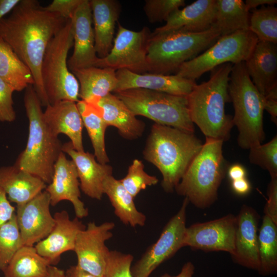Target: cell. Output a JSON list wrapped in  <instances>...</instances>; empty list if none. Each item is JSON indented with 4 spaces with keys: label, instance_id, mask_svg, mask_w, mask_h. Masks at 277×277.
<instances>
[{
    "label": "cell",
    "instance_id": "6da1fadb",
    "mask_svg": "<svg viewBox=\"0 0 277 277\" xmlns=\"http://www.w3.org/2000/svg\"><path fill=\"white\" fill-rule=\"evenodd\" d=\"M10 14L0 21V37L31 70L33 86L42 106L49 104L41 67L47 47L67 20L45 10L36 0H20Z\"/></svg>",
    "mask_w": 277,
    "mask_h": 277
},
{
    "label": "cell",
    "instance_id": "7a4b0ae2",
    "mask_svg": "<svg viewBox=\"0 0 277 277\" xmlns=\"http://www.w3.org/2000/svg\"><path fill=\"white\" fill-rule=\"evenodd\" d=\"M203 144L194 133L155 123L151 128L143 153L145 159L161 172L164 190L171 193Z\"/></svg>",
    "mask_w": 277,
    "mask_h": 277
},
{
    "label": "cell",
    "instance_id": "3957f363",
    "mask_svg": "<svg viewBox=\"0 0 277 277\" xmlns=\"http://www.w3.org/2000/svg\"><path fill=\"white\" fill-rule=\"evenodd\" d=\"M232 66L225 63L214 68L209 79L196 84L187 96L190 118L206 137L223 142L230 138L234 125L225 107L230 102L228 87Z\"/></svg>",
    "mask_w": 277,
    "mask_h": 277
},
{
    "label": "cell",
    "instance_id": "277c9868",
    "mask_svg": "<svg viewBox=\"0 0 277 277\" xmlns=\"http://www.w3.org/2000/svg\"><path fill=\"white\" fill-rule=\"evenodd\" d=\"M24 101L29 121L28 137L26 148L14 165L48 185L51 182L55 163L63 152V144L47 127L33 85L25 89Z\"/></svg>",
    "mask_w": 277,
    "mask_h": 277
},
{
    "label": "cell",
    "instance_id": "5b68a950",
    "mask_svg": "<svg viewBox=\"0 0 277 277\" xmlns=\"http://www.w3.org/2000/svg\"><path fill=\"white\" fill-rule=\"evenodd\" d=\"M224 142L206 137L205 142L175 188L176 193L200 209L212 205L227 173L228 164L223 153Z\"/></svg>",
    "mask_w": 277,
    "mask_h": 277
},
{
    "label": "cell",
    "instance_id": "8992f818",
    "mask_svg": "<svg viewBox=\"0 0 277 277\" xmlns=\"http://www.w3.org/2000/svg\"><path fill=\"white\" fill-rule=\"evenodd\" d=\"M221 36L216 29L201 32L182 30L151 33L148 41L146 71L169 75L213 45Z\"/></svg>",
    "mask_w": 277,
    "mask_h": 277
},
{
    "label": "cell",
    "instance_id": "52a82bcc",
    "mask_svg": "<svg viewBox=\"0 0 277 277\" xmlns=\"http://www.w3.org/2000/svg\"><path fill=\"white\" fill-rule=\"evenodd\" d=\"M228 91L234 108L232 121L238 131L239 146L249 149L262 144L265 138L263 126L265 97L252 82L244 62L232 66Z\"/></svg>",
    "mask_w": 277,
    "mask_h": 277
},
{
    "label": "cell",
    "instance_id": "ba28073f",
    "mask_svg": "<svg viewBox=\"0 0 277 277\" xmlns=\"http://www.w3.org/2000/svg\"><path fill=\"white\" fill-rule=\"evenodd\" d=\"M73 45L71 19L49 43L41 67V77L49 104L63 101L77 102L80 86L68 66V54Z\"/></svg>",
    "mask_w": 277,
    "mask_h": 277
},
{
    "label": "cell",
    "instance_id": "9c48e42d",
    "mask_svg": "<svg viewBox=\"0 0 277 277\" xmlns=\"http://www.w3.org/2000/svg\"><path fill=\"white\" fill-rule=\"evenodd\" d=\"M114 93L135 116H144L156 124L186 132H194L186 96L140 88Z\"/></svg>",
    "mask_w": 277,
    "mask_h": 277
},
{
    "label": "cell",
    "instance_id": "30bf717a",
    "mask_svg": "<svg viewBox=\"0 0 277 277\" xmlns=\"http://www.w3.org/2000/svg\"><path fill=\"white\" fill-rule=\"evenodd\" d=\"M258 41L257 37L249 30L221 36L201 54L183 63L175 74L195 81L221 65L245 62Z\"/></svg>",
    "mask_w": 277,
    "mask_h": 277
},
{
    "label": "cell",
    "instance_id": "8fae6325",
    "mask_svg": "<svg viewBox=\"0 0 277 277\" xmlns=\"http://www.w3.org/2000/svg\"><path fill=\"white\" fill-rule=\"evenodd\" d=\"M151 34L147 27L135 31L118 23L116 35L110 52L105 57H98L95 67L110 68L115 71L127 69L135 73H145L148 43Z\"/></svg>",
    "mask_w": 277,
    "mask_h": 277
},
{
    "label": "cell",
    "instance_id": "7c38bea8",
    "mask_svg": "<svg viewBox=\"0 0 277 277\" xmlns=\"http://www.w3.org/2000/svg\"><path fill=\"white\" fill-rule=\"evenodd\" d=\"M189 203L185 197L180 210L165 225L158 240L131 267L133 277H149L161 264L183 247L186 209Z\"/></svg>",
    "mask_w": 277,
    "mask_h": 277
},
{
    "label": "cell",
    "instance_id": "4fadbf2b",
    "mask_svg": "<svg viewBox=\"0 0 277 277\" xmlns=\"http://www.w3.org/2000/svg\"><path fill=\"white\" fill-rule=\"evenodd\" d=\"M237 216L228 214L214 220L186 227L183 247L204 251H222L232 256L235 250Z\"/></svg>",
    "mask_w": 277,
    "mask_h": 277
},
{
    "label": "cell",
    "instance_id": "5bb4252c",
    "mask_svg": "<svg viewBox=\"0 0 277 277\" xmlns=\"http://www.w3.org/2000/svg\"><path fill=\"white\" fill-rule=\"evenodd\" d=\"M114 227L112 222L100 225L91 222L78 233L74 251L79 267L96 276L105 277L110 252L105 242L112 237V231Z\"/></svg>",
    "mask_w": 277,
    "mask_h": 277
},
{
    "label": "cell",
    "instance_id": "9a60e30c",
    "mask_svg": "<svg viewBox=\"0 0 277 277\" xmlns=\"http://www.w3.org/2000/svg\"><path fill=\"white\" fill-rule=\"evenodd\" d=\"M49 193L44 190L27 202L16 206L15 215L22 246H34L46 238L54 225Z\"/></svg>",
    "mask_w": 277,
    "mask_h": 277
},
{
    "label": "cell",
    "instance_id": "2e32d148",
    "mask_svg": "<svg viewBox=\"0 0 277 277\" xmlns=\"http://www.w3.org/2000/svg\"><path fill=\"white\" fill-rule=\"evenodd\" d=\"M73 52L68 60L71 72L76 69L95 66L98 59L95 49L92 13L89 1L83 0L71 19Z\"/></svg>",
    "mask_w": 277,
    "mask_h": 277
},
{
    "label": "cell",
    "instance_id": "e0dca14e",
    "mask_svg": "<svg viewBox=\"0 0 277 277\" xmlns=\"http://www.w3.org/2000/svg\"><path fill=\"white\" fill-rule=\"evenodd\" d=\"M80 189L76 166L62 152L55 163L51 182L45 188L49 194L51 205L55 206L62 201H68L73 206L76 217H87L88 209L80 199Z\"/></svg>",
    "mask_w": 277,
    "mask_h": 277
},
{
    "label": "cell",
    "instance_id": "ac0fdd59",
    "mask_svg": "<svg viewBox=\"0 0 277 277\" xmlns=\"http://www.w3.org/2000/svg\"><path fill=\"white\" fill-rule=\"evenodd\" d=\"M53 217L54 225L50 233L34 245L38 253L51 265L58 263L63 253L74 251L78 233L86 227L78 217L71 220L66 210L55 212Z\"/></svg>",
    "mask_w": 277,
    "mask_h": 277
},
{
    "label": "cell",
    "instance_id": "d6986e66",
    "mask_svg": "<svg viewBox=\"0 0 277 277\" xmlns=\"http://www.w3.org/2000/svg\"><path fill=\"white\" fill-rule=\"evenodd\" d=\"M116 75L117 84L113 92L140 88L187 96L196 84L194 81L176 74L137 73L120 69L116 71Z\"/></svg>",
    "mask_w": 277,
    "mask_h": 277
},
{
    "label": "cell",
    "instance_id": "ffe728a7",
    "mask_svg": "<svg viewBox=\"0 0 277 277\" xmlns=\"http://www.w3.org/2000/svg\"><path fill=\"white\" fill-rule=\"evenodd\" d=\"M259 217L254 209L243 205L237 216L235 250L231 256L237 264L258 271L260 268L258 234Z\"/></svg>",
    "mask_w": 277,
    "mask_h": 277
},
{
    "label": "cell",
    "instance_id": "44dd1931",
    "mask_svg": "<svg viewBox=\"0 0 277 277\" xmlns=\"http://www.w3.org/2000/svg\"><path fill=\"white\" fill-rule=\"evenodd\" d=\"M62 151L70 156L76 166L81 190L88 196L101 200L104 181L112 174L111 166L98 163L94 154L75 150L70 142L63 145Z\"/></svg>",
    "mask_w": 277,
    "mask_h": 277
},
{
    "label": "cell",
    "instance_id": "7402d4cb",
    "mask_svg": "<svg viewBox=\"0 0 277 277\" xmlns=\"http://www.w3.org/2000/svg\"><path fill=\"white\" fill-rule=\"evenodd\" d=\"M216 12V0H197L173 12L164 25L152 34L182 30L201 32L212 27Z\"/></svg>",
    "mask_w": 277,
    "mask_h": 277
},
{
    "label": "cell",
    "instance_id": "603a6c76",
    "mask_svg": "<svg viewBox=\"0 0 277 277\" xmlns=\"http://www.w3.org/2000/svg\"><path fill=\"white\" fill-rule=\"evenodd\" d=\"M43 117L54 136L65 134L70 138L75 150L84 151L82 140L84 125L76 103L63 101L48 104L43 112Z\"/></svg>",
    "mask_w": 277,
    "mask_h": 277
},
{
    "label": "cell",
    "instance_id": "cb8c5ba5",
    "mask_svg": "<svg viewBox=\"0 0 277 277\" xmlns=\"http://www.w3.org/2000/svg\"><path fill=\"white\" fill-rule=\"evenodd\" d=\"M245 66L252 82L264 97L277 85V45L258 41Z\"/></svg>",
    "mask_w": 277,
    "mask_h": 277
},
{
    "label": "cell",
    "instance_id": "d4e9b609",
    "mask_svg": "<svg viewBox=\"0 0 277 277\" xmlns=\"http://www.w3.org/2000/svg\"><path fill=\"white\" fill-rule=\"evenodd\" d=\"M93 25L95 49L99 58L106 57L113 42L114 28L121 12L115 0L89 1Z\"/></svg>",
    "mask_w": 277,
    "mask_h": 277
},
{
    "label": "cell",
    "instance_id": "484cf974",
    "mask_svg": "<svg viewBox=\"0 0 277 277\" xmlns=\"http://www.w3.org/2000/svg\"><path fill=\"white\" fill-rule=\"evenodd\" d=\"M47 184L15 165L0 167V189L17 205L30 201L44 191Z\"/></svg>",
    "mask_w": 277,
    "mask_h": 277
},
{
    "label": "cell",
    "instance_id": "4316f807",
    "mask_svg": "<svg viewBox=\"0 0 277 277\" xmlns=\"http://www.w3.org/2000/svg\"><path fill=\"white\" fill-rule=\"evenodd\" d=\"M95 105L102 112L107 127H116L125 138L134 140L141 136L145 124L137 119L125 103L115 94L110 93L101 98Z\"/></svg>",
    "mask_w": 277,
    "mask_h": 277
},
{
    "label": "cell",
    "instance_id": "83f0119b",
    "mask_svg": "<svg viewBox=\"0 0 277 277\" xmlns=\"http://www.w3.org/2000/svg\"><path fill=\"white\" fill-rule=\"evenodd\" d=\"M71 72L80 86L79 98L95 104L101 98L114 92L117 84L116 71L110 68L90 67Z\"/></svg>",
    "mask_w": 277,
    "mask_h": 277
},
{
    "label": "cell",
    "instance_id": "f1b7e54d",
    "mask_svg": "<svg viewBox=\"0 0 277 277\" xmlns=\"http://www.w3.org/2000/svg\"><path fill=\"white\" fill-rule=\"evenodd\" d=\"M103 192L108 196L115 214L123 223L133 228L145 225L146 215L137 209L134 197L125 188L120 180L112 175L107 176L103 183Z\"/></svg>",
    "mask_w": 277,
    "mask_h": 277
},
{
    "label": "cell",
    "instance_id": "f546056e",
    "mask_svg": "<svg viewBox=\"0 0 277 277\" xmlns=\"http://www.w3.org/2000/svg\"><path fill=\"white\" fill-rule=\"evenodd\" d=\"M250 11L242 0H216V12L212 27L221 36L240 30H248Z\"/></svg>",
    "mask_w": 277,
    "mask_h": 277
},
{
    "label": "cell",
    "instance_id": "4dcf8cb0",
    "mask_svg": "<svg viewBox=\"0 0 277 277\" xmlns=\"http://www.w3.org/2000/svg\"><path fill=\"white\" fill-rule=\"evenodd\" d=\"M0 78L16 91H21L34 84L29 67L1 37Z\"/></svg>",
    "mask_w": 277,
    "mask_h": 277
},
{
    "label": "cell",
    "instance_id": "1f68e13d",
    "mask_svg": "<svg viewBox=\"0 0 277 277\" xmlns=\"http://www.w3.org/2000/svg\"><path fill=\"white\" fill-rule=\"evenodd\" d=\"M76 105L90 138L97 161L102 164H107L109 162L105 143L107 126L103 118L101 109L97 105L83 100L76 102Z\"/></svg>",
    "mask_w": 277,
    "mask_h": 277
},
{
    "label": "cell",
    "instance_id": "d6a6232c",
    "mask_svg": "<svg viewBox=\"0 0 277 277\" xmlns=\"http://www.w3.org/2000/svg\"><path fill=\"white\" fill-rule=\"evenodd\" d=\"M48 260L39 255L34 246L21 247L3 271L4 277H47Z\"/></svg>",
    "mask_w": 277,
    "mask_h": 277
},
{
    "label": "cell",
    "instance_id": "836d02e7",
    "mask_svg": "<svg viewBox=\"0 0 277 277\" xmlns=\"http://www.w3.org/2000/svg\"><path fill=\"white\" fill-rule=\"evenodd\" d=\"M277 225L264 214L259 233L258 248L260 259L259 273L262 275L277 271Z\"/></svg>",
    "mask_w": 277,
    "mask_h": 277
},
{
    "label": "cell",
    "instance_id": "e575fe53",
    "mask_svg": "<svg viewBox=\"0 0 277 277\" xmlns=\"http://www.w3.org/2000/svg\"><path fill=\"white\" fill-rule=\"evenodd\" d=\"M249 30L258 41L277 44V8L274 5H264L251 10Z\"/></svg>",
    "mask_w": 277,
    "mask_h": 277
},
{
    "label": "cell",
    "instance_id": "d590c367",
    "mask_svg": "<svg viewBox=\"0 0 277 277\" xmlns=\"http://www.w3.org/2000/svg\"><path fill=\"white\" fill-rule=\"evenodd\" d=\"M22 246L15 214L0 227V270L4 271L12 257Z\"/></svg>",
    "mask_w": 277,
    "mask_h": 277
},
{
    "label": "cell",
    "instance_id": "8d00e7d4",
    "mask_svg": "<svg viewBox=\"0 0 277 277\" xmlns=\"http://www.w3.org/2000/svg\"><path fill=\"white\" fill-rule=\"evenodd\" d=\"M250 163L268 171L271 179L277 178V136L264 144L249 149Z\"/></svg>",
    "mask_w": 277,
    "mask_h": 277
},
{
    "label": "cell",
    "instance_id": "74e56055",
    "mask_svg": "<svg viewBox=\"0 0 277 277\" xmlns=\"http://www.w3.org/2000/svg\"><path fill=\"white\" fill-rule=\"evenodd\" d=\"M127 191L134 198L142 190L147 186L156 185L158 179L147 173L144 165L140 160L135 159L129 167L125 177L120 180Z\"/></svg>",
    "mask_w": 277,
    "mask_h": 277
},
{
    "label": "cell",
    "instance_id": "f35d334b",
    "mask_svg": "<svg viewBox=\"0 0 277 277\" xmlns=\"http://www.w3.org/2000/svg\"><path fill=\"white\" fill-rule=\"evenodd\" d=\"M185 5L184 0H146L145 14L150 23L166 21L170 15Z\"/></svg>",
    "mask_w": 277,
    "mask_h": 277
},
{
    "label": "cell",
    "instance_id": "ab89813d",
    "mask_svg": "<svg viewBox=\"0 0 277 277\" xmlns=\"http://www.w3.org/2000/svg\"><path fill=\"white\" fill-rule=\"evenodd\" d=\"M133 256L117 250H110L105 277H133L131 267Z\"/></svg>",
    "mask_w": 277,
    "mask_h": 277
},
{
    "label": "cell",
    "instance_id": "60d3db41",
    "mask_svg": "<svg viewBox=\"0 0 277 277\" xmlns=\"http://www.w3.org/2000/svg\"><path fill=\"white\" fill-rule=\"evenodd\" d=\"M14 89L0 78V121L12 122L16 118L12 99Z\"/></svg>",
    "mask_w": 277,
    "mask_h": 277
},
{
    "label": "cell",
    "instance_id": "b9f144b4",
    "mask_svg": "<svg viewBox=\"0 0 277 277\" xmlns=\"http://www.w3.org/2000/svg\"><path fill=\"white\" fill-rule=\"evenodd\" d=\"M83 0H54L44 7L48 12L58 14L66 20L71 19Z\"/></svg>",
    "mask_w": 277,
    "mask_h": 277
},
{
    "label": "cell",
    "instance_id": "7bdbcfd3",
    "mask_svg": "<svg viewBox=\"0 0 277 277\" xmlns=\"http://www.w3.org/2000/svg\"><path fill=\"white\" fill-rule=\"evenodd\" d=\"M267 201L264 213L277 225V178L271 179L268 186Z\"/></svg>",
    "mask_w": 277,
    "mask_h": 277
},
{
    "label": "cell",
    "instance_id": "ee69618b",
    "mask_svg": "<svg viewBox=\"0 0 277 277\" xmlns=\"http://www.w3.org/2000/svg\"><path fill=\"white\" fill-rule=\"evenodd\" d=\"M16 209L9 201L6 194L0 189V227L15 214Z\"/></svg>",
    "mask_w": 277,
    "mask_h": 277
},
{
    "label": "cell",
    "instance_id": "f6af8a7d",
    "mask_svg": "<svg viewBox=\"0 0 277 277\" xmlns=\"http://www.w3.org/2000/svg\"><path fill=\"white\" fill-rule=\"evenodd\" d=\"M227 174L231 181L245 178L247 171L245 167L240 164H234L228 167Z\"/></svg>",
    "mask_w": 277,
    "mask_h": 277
},
{
    "label": "cell",
    "instance_id": "bcb514c9",
    "mask_svg": "<svg viewBox=\"0 0 277 277\" xmlns=\"http://www.w3.org/2000/svg\"><path fill=\"white\" fill-rule=\"evenodd\" d=\"M231 187L233 191L239 195H245L251 190V184L245 177L231 181Z\"/></svg>",
    "mask_w": 277,
    "mask_h": 277
},
{
    "label": "cell",
    "instance_id": "7dc6e473",
    "mask_svg": "<svg viewBox=\"0 0 277 277\" xmlns=\"http://www.w3.org/2000/svg\"><path fill=\"white\" fill-rule=\"evenodd\" d=\"M65 277H99L83 270L77 265L70 266L65 272Z\"/></svg>",
    "mask_w": 277,
    "mask_h": 277
},
{
    "label": "cell",
    "instance_id": "c3c4849f",
    "mask_svg": "<svg viewBox=\"0 0 277 277\" xmlns=\"http://www.w3.org/2000/svg\"><path fill=\"white\" fill-rule=\"evenodd\" d=\"M195 267L191 262H187L184 264L181 271L176 275L172 276L168 273H164L160 277H193Z\"/></svg>",
    "mask_w": 277,
    "mask_h": 277
},
{
    "label": "cell",
    "instance_id": "681fc988",
    "mask_svg": "<svg viewBox=\"0 0 277 277\" xmlns=\"http://www.w3.org/2000/svg\"><path fill=\"white\" fill-rule=\"evenodd\" d=\"M20 0H0V21L11 12Z\"/></svg>",
    "mask_w": 277,
    "mask_h": 277
},
{
    "label": "cell",
    "instance_id": "f907efd6",
    "mask_svg": "<svg viewBox=\"0 0 277 277\" xmlns=\"http://www.w3.org/2000/svg\"><path fill=\"white\" fill-rule=\"evenodd\" d=\"M264 110L267 111L271 116V121L277 123V100L265 99Z\"/></svg>",
    "mask_w": 277,
    "mask_h": 277
},
{
    "label": "cell",
    "instance_id": "816d5d0a",
    "mask_svg": "<svg viewBox=\"0 0 277 277\" xmlns=\"http://www.w3.org/2000/svg\"><path fill=\"white\" fill-rule=\"evenodd\" d=\"M245 5L249 11L257 8L258 6L264 5H274L276 0H246Z\"/></svg>",
    "mask_w": 277,
    "mask_h": 277
},
{
    "label": "cell",
    "instance_id": "f5cc1de1",
    "mask_svg": "<svg viewBox=\"0 0 277 277\" xmlns=\"http://www.w3.org/2000/svg\"><path fill=\"white\" fill-rule=\"evenodd\" d=\"M47 277H65V272L55 266L50 265Z\"/></svg>",
    "mask_w": 277,
    "mask_h": 277
}]
</instances>
